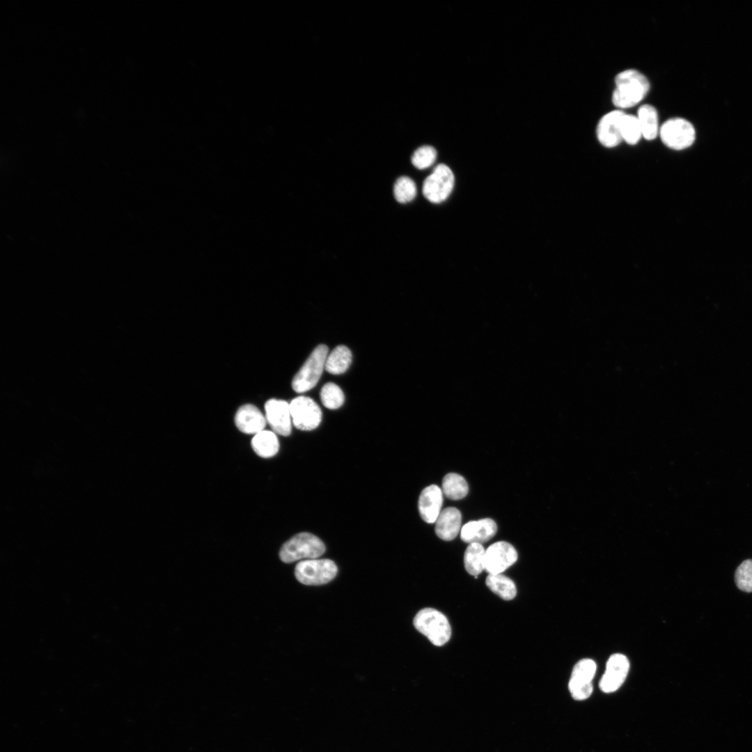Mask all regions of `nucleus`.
<instances>
[{
	"instance_id": "obj_1",
	"label": "nucleus",
	"mask_w": 752,
	"mask_h": 752,
	"mask_svg": "<svg viewBox=\"0 0 752 752\" xmlns=\"http://www.w3.org/2000/svg\"><path fill=\"white\" fill-rule=\"evenodd\" d=\"M649 88V81L641 72L634 69L623 70L615 77L612 102L618 108L632 107L645 97Z\"/></svg>"
},
{
	"instance_id": "obj_2",
	"label": "nucleus",
	"mask_w": 752,
	"mask_h": 752,
	"mask_svg": "<svg viewBox=\"0 0 752 752\" xmlns=\"http://www.w3.org/2000/svg\"><path fill=\"white\" fill-rule=\"evenodd\" d=\"M325 545L316 535L299 533L285 542L279 552L281 560L286 563L297 561L318 558L325 551Z\"/></svg>"
},
{
	"instance_id": "obj_3",
	"label": "nucleus",
	"mask_w": 752,
	"mask_h": 752,
	"mask_svg": "<svg viewBox=\"0 0 752 752\" xmlns=\"http://www.w3.org/2000/svg\"><path fill=\"white\" fill-rule=\"evenodd\" d=\"M413 624L420 633L434 645L446 643L451 636V627L444 614L433 608H424L415 616Z\"/></svg>"
},
{
	"instance_id": "obj_4",
	"label": "nucleus",
	"mask_w": 752,
	"mask_h": 752,
	"mask_svg": "<svg viewBox=\"0 0 752 752\" xmlns=\"http://www.w3.org/2000/svg\"><path fill=\"white\" fill-rule=\"evenodd\" d=\"M328 355V347L325 345L316 347L295 375L292 387L299 393L306 392L313 388L319 381Z\"/></svg>"
},
{
	"instance_id": "obj_5",
	"label": "nucleus",
	"mask_w": 752,
	"mask_h": 752,
	"mask_svg": "<svg viewBox=\"0 0 752 752\" xmlns=\"http://www.w3.org/2000/svg\"><path fill=\"white\" fill-rule=\"evenodd\" d=\"M336 563L327 558L308 559L299 562L295 569L297 579L305 585H322L331 581L337 574Z\"/></svg>"
},
{
	"instance_id": "obj_6",
	"label": "nucleus",
	"mask_w": 752,
	"mask_h": 752,
	"mask_svg": "<svg viewBox=\"0 0 752 752\" xmlns=\"http://www.w3.org/2000/svg\"><path fill=\"white\" fill-rule=\"evenodd\" d=\"M659 134L664 145L677 150L691 146L696 136L691 123L680 118H671L664 122L659 127Z\"/></svg>"
},
{
	"instance_id": "obj_7",
	"label": "nucleus",
	"mask_w": 752,
	"mask_h": 752,
	"mask_svg": "<svg viewBox=\"0 0 752 752\" xmlns=\"http://www.w3.org/2000/svg\"><path fill=\"white\" fill-rule=\"evenodd\" d=\"M454 182L455 177L451 169L446 164H439L425 179L423 184V194L431 203H439L448 197L453 190Z\"/></svg>"
},
{
	"instance_id": "obj_8",
	"label": "nucleus",
	"mask_w": 752,
	"mask_h": 752,
	"mask_svg": "<svg viewBox=\"0 0 752 752\" xmlns=\"http://www.w3.org/2000/svg\"><path fill=\"white\" fill-rule=\"evenodd\" d=\"M290 409L292 423L299 430H314L321 422V409L311 398L299 396L294 398L290 403Z\"/></svg>"
},
{
	"instance_id": "obj_9",
	"label": "nucleus",
	"mask_w": 752,
	"mask_h": 752,
	"mask_svg": "<svg viewBox=\"0 0 752 752\" xmlns=\"http://www.w3.org/2000/svg\"><path fill=\"white\" fill-rule=\"evenodd\" d=\"M595 671L596 664L590 659H583L576 664L568 684L574 699L583 700L591 695L593 689L592 680Z\"/></svg>"
},
{
	"instance_id": "obj_10",
	"label": "nucleus",
	"mask_w": 752,
	"mask_h": 752,
	"mask_svg": "<svg viewBox=\"0 0 752 752\" xmlns=\"http://www.w3.org/2000/svg\"><path fill=\"white\" fill-rule=\"evenodd\" d=\"M515 547L505 541L491 545L485 550V570L489 574H501L517 560Z\"/></svg>"
},
{
	"instance_id": "obj_11",
	"label": "nucleus",
	"mask_w": 752,
	"mask_h": 752,
	"mask_svg": "<svg viewBox=\"0 0 752 752\" xmlns=\"http://www.w3.org/2000/svg\"><path fill=\"white\" fill-rule=\"evenodd\" d=\"M629 668V661L624 655H612L606 662L605 672L600 681V689L604 693L616 691L625 680Z\"/></svg>"
},
{
	"instance_id": "obj_12",
	"label": "nucleus",
	"mask_w": 752,
	"mask_h": 752,
	"mask_svg": "<svg viewBox=\"0 0 752 752\" xmlns=\"http://www.w3.org/2000/svg\"><path fill=\"white\" fill-rule=\"evenodd\" d=\"M265 418L275 433L288 436L291 433L292 417L290 404L285 400L270 399L265 405Z\"/></svg>"
},
{
	"instance_id": "obj_13",
	"label": "nucleus",
	"mask_w": 752,
	"mask_h": 752,
	"mask_svg": "<svg viewBox=\"0 0 752 752\" xmlns=\"http://www.w3.org/2000/svg\"><path fill=\"white\" fill-rule=\"evenodd\" d=\"M625 113L621 110L611 111L600 120L597 126V137L606 148L617 146L622 141L621 120Z\"/></svg>"
},
{
	"instance_id": "obj_14",
	"label": "nucleus",
	"mask_w": 752,
	"mask_h": 752,
	"mask_svg": "<svg viewBox=\"0 0 752 752\" xmlns=\"http://www.w3.org/2000/svg\"><path fill=\"white\" fill-rule=\"evenodd\" d=\"M443 501L442 491L436 485L426 487L418 499V510L423 520L432 524L436 522Z\"/></svg>"
},
{
	"instance_id": "obj_15",
	"label": "nucleus",
	"mask_w": 752,
	"mask_h": 752,
	"mask_svg": "<svg viewBox=\"0 0 752 752\" xmlns=\"http://www.w3.org/2000/svg\"><path fill=\"white\" fill-rule=\"evenodd\" d=\"M496 531V522L490 518H485L465 524L461 528L460 538L469 544H482L492 538Z\"/></svg>"
},
{
	"instance_id": "obj_16",
	"label": "nucleus",
	"mask_w": 752,
	"mask_h": 752,
	"mask_svg": "<svg viewBox=\"0 0 752 752\" xmlns=\"http://www.w3.org/2000/svg\"><path fill=\"white\" fill-rule=\"evenodd\" d=\"M235 423L241 432L256 434L264 430L266 418L257 407L246 404L241 406L237 411Z\"/></svg>"
},
{
	"instance_id": "obj_17",
	"label": "nucleus",
	"mask_w": 752,
	"mask_h": 752,
	"mask_svg": "<svg viewBox=\"0 0 752 752\" xmlns=\"http://www.w3.org/2000/svg\"><path fill=\"white\" fill-rule=\"evenodd\" d=\"M461 522L462 515L458 509L446 508L441 511L436 521V534L444 540H452L461 531Z\"/></svg>"
},
{
	"instance_id": "obj_18",
	"label": "nucleus",
	"mask_w": 752,
	"mask_h": 752,
	"mask_svg": "<svg viewBox=\"0 0 752 752\" xmlns=\"http://www.w3.org/2000/svg\"><path fill=\"white\" fill-rule=\"evenodd\" d=\"M642 136L646 140H653L659 133L658 115L656 109L650 104L641 106L637 112Z\"/></svg>"
},
{
	"instance_id": "obj_19",
	"label": "nucleus",
	"mask_w": 752,
	"mask_h": 752,
	"mask_svg": "<svg viewBox=\"0 0 752 752\" xmlns=\"http://www.w3.org/2000/svg\"><path fill=\"white\" fill-rule=\"evenodd\" d=\"M251 446L255 453L262 457H270L275 455L279 449V442L276 433L269 430H263L254 435Z\"/></svg>"
},
{
	"instance_id": "obj_20",
	"label": "nucleus",
	"mask_w": 752,
	"mask_h": 752,
	"mask_svg": "<svg viewBox=\"0 0 752 752\" xmlns=\"http://www.w3.org/2000/svg\"><path fill=\"white\" fill-rule=\"evenodd\" d=\"M352 361V353L345 345H338L327 355L325 369L327 372L338 375L345 372Z\"/></svg>"
},
{
	"instance_id": "obj_21",
	"label": "nucleus",
	"mask_w": 752,
	"mask_h": 752,
	"mask_svg": "<svg viewBox=\"0 0 752 752\" xmlns=\"http://www.w3.org/2000/svg\"><path fill=\"white\" fill-rule=\"evenodd\" d=\"M485 550L480 543H471L464 555V564L467 572L477 578L485 570Z\"/></svg>"
},
{
	"instance_id": "obj_22",
	"label": "nucleus",
	"mask_w": 752,
	"mask_h": 752,
	"mask_svg": "<svg viewBox=\"0 0 752 752\" xmlns=\"http://www.w3.org/2000/svg\"><path fill=\"white\" fill-rule=\"evenodd\" d=\"M485 583L490 590L504 600H511L516 596L517 588L515 583L502 574H489Z\"/></svg>"
},
{
	"instance_id": "obj_23",
	"label": "nucleus",
	"mask_w": 752,
	"mask_h": 752,
	"mask_svg": "<svg viewBox=\"0 0 752 752\" xmlns=\"http://www.w3.org/2000/svg\"><path fill=\"white\" fill-rule=\"evenodd\" d=\"M468 484L465 479L455 473L446 474L442 481V491L450 499L459 500L468 493Z\"/></svg>"
},
{
	"instance_id": "obj_24",
	"label": "nucleus",
	"mask_w": 752,
	"mask_h": 752,
	"mask_svg": "<svg viewBox=\"0 0 752 752\" xmlns=\"http://www.w3.org/2000/svg\"><path fill=\"white\" fill-rule=\"evenodd\" d=\"M622 141L627 144L635 145L642 137L641 126L636 116L625 113L621 120Z\"/></svg>"
},
{
	"instance_id": "obj_25",
	"label": "nucleus",
	"mask_w": 752,
	"mask_h": 752,
	"mask_svg": "<svg viewBox=\"0 0 752 752\" xmlns=\"http://www.w3.org/2000/svg\"><path fill=\"white\" fill-rule=\"evenodd\" d=\"M416 186L414 180L407 176L397 179L393 186V195L400 203L412 201L416 196Z\"/></svg>"
},
{
	"instance_id": "obj_26",
	"label": "nucleus",
	"mask_w": 752,
	"mask_h": 752,
	"mask_svg": "<svg viewBox=\"0 0 752 752\" xmlns=\"http://www.w3.org/2000/svg\"><path fill=\"white\" fill-rule=\"evenodd\" d=\"M323 405L329 409H336L344 402L345 397L341 389L334 383L325 384L320 391Z\"/></svg>"
},
{
	"instance_id": "obj_27",
	"label": "nucleus",
	"mask_w": 752,
	"mask_h": 752,
	"mask_svg": "<svg viewBox=\"0 0 752 752\" xmlns=\"http://www.w3.org/2000/svg\"><path fill=\"white\" fill-rule=\"evenodd\" d=\"M737 587L746 593L752 592V559L744 561L735 572Z\"/></svg>"
},
{
	"instance_id": "obj_28",
	"label": "nucleus",
	"mask_w": 752,
	"mask_h": 752,
	"mask_svg": "<svg viewBox=\"0 0 752 752\" xmlns=\"http://www.w3.org/2000/svg\"><path fill=\"white\" fill-rule=\"evenodd\" d=\"M436 157L437 152L433 147L423 146L414 152L412 156V163L418 169H425L434 164Z\"/></svg>"
}]
</instances>
